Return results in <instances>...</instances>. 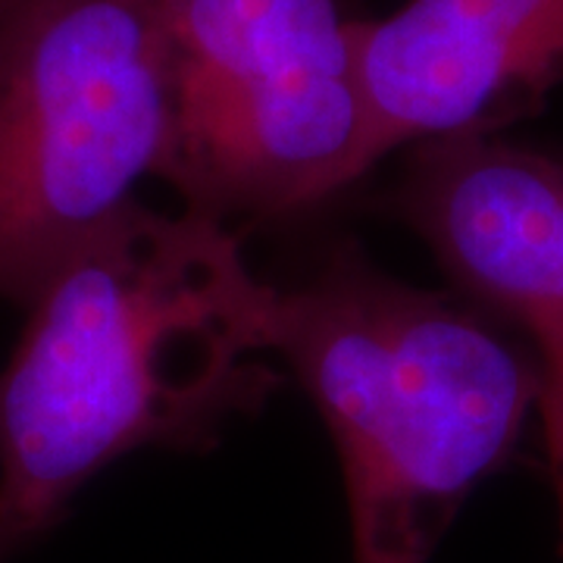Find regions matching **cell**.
Segmentation results:
<instances>
[{
    "instance_id": "3957f363",
    "label": "cell",
    "mask_w": 563,
    "mask_h": 563,
    "mask_svg": "<svg viewBox=\"0 0 563 563\" xmlns=\"http://www.w3.org/2000/svg\"><path fill=\"white\" fill-rule=\"evenodd\" d=\"M173 135L163 166L198 210L285 217L366 169L357 20L339 0H154Z\"/></svg>"
},
{
    "instance_id": "8992f818",
    "label": "cell",
    "mask_w": 563,
    "mask_h": 563,
    "mask_svg": "<svg viewBox=\"0 0 563 563\" xmlns=\"http://www.w3.org/2000/svg\"><path fill=\"white\" fill-rule=\"evenodd\" d=\"M461 291L517 322L563 320V157L461 132L413 144L388 195Z\"/></svg>"
},
{
    "instance_id": "7a4b0ae2",
    "label": "cell",
    "mask_w": 563,
    "mask_h": 563,
    "mask_svg": "<svg viewBox=\"0 0 563 563\" xmlns=\"http://www.w3.org/2000/svg\"><path fill=\"white\" fill-rule=\"evenodd\" d=\"M276 354L335 442L354 563L429 561L539 395V363L354 239L282 291Z\"/></svg>"
},
{
    "instance_id": "52a82bcc",
    "label": "cell",
    "mask_w": 563,
    "mask_h": 563,
    "mask_svg": "<svg viewBox=\"0 0 563 563\" xmlns=\"http://www.w3.org/2000/svg\"><path fill=\"white\" fill-rule=\"evenodd\" d=\"M523 332L536 344L539 354V395L536 407L542 417L544 461L548 476L554 485V498L561 510V536H563V320L544 317V320L526 322Z\"/></svg>"
},
{
    "instance_id": "ba28073f",
    "label": "cell",
    "mask_w": 563,
    "mask_h": 563,
    "mask_svg": "<svg viewBox=\"0 0 563 563\" xmlns=\"http://www.w3.org/2000/svg\"><path fill=\"white\" fill-rule=\"evenodd\" d=\"M22 3H25V0H0V29H3V25H7L10 20H13V13L20 10Z\"/></svg>"
},
{
    "instance_id": "6da1fadb",
    "label": "cell",
    "mask_w": 563,
    "mask_h": 563,
    "mask_svg": "<svg viewBox=\"0 0 563 563\" xmlns=\"http://www.w3.org/2000/svg\"><path fill=\"white\" fill-rule=\"evenodd\" d=\"M282 291L225 220L139 201L54 269L0 369V561L110 463L195 451L279 388Z\"/></svg>"
},
{
    "instance_id": "5b68a950",
    "label": "cell",
    "mask_w": 563,
    "mask_h": 563,
    "mask_svg": "<svg viewBox=\"0 0 563 563\" xmlns=\"http://www.w3.org/2000/svg\"><path fill=\"white\" fill-rule=\"evenodd\" d=\"M366 169L420 141L495 132L563 81V0H407L357 20Z\"/></svg>"
},
{
    "instance_id": "277c9868",
    "label": "cell",
    "mask_w": 563,
    "mask_h": 563,
    "mask_svg": "<svg viewBox=\"0 0 563 563\" xmlns=\"http://www.w3.org/2000/svg\"><path fill=\"white\" fill-rule=\"evenodd\" d=\"M169 135L154 0H25L0 29V298L25 307L135 203Z\"/></svg>"
}]
</instances>
